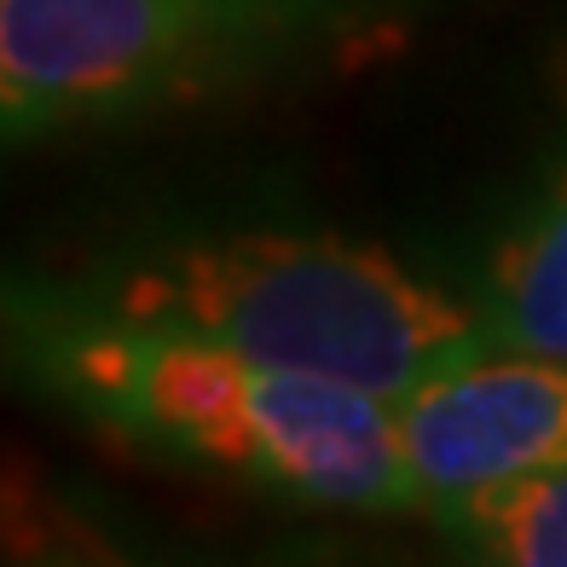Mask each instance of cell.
Here are the masks:
<instances>
[{"label": "cell", "instance_id": "6da1fadb", "mask_svg": "<svg viewBox=\"0 0 567 567\" xmlns=\"http://www.w3.org/2000/svg\"><path fill=\"white\" fill-rule=\"evenodd\" d=\"M12 365L41 400L145 457L307 509H411L394 400L382 394L122 324L41 284L12 296Z\"/></svg>", "mask_w": 567, "mask_h": 567}, {"label": "cell", "instance_id": "7a4b0ae2", "mask_svg": "<svg viewBox=\"0 0 567 567\" xmlns=\"http://www.w3.org/2000/svg\"><path fill=\"white\" fill-rule=\"evenodd\" d=\"M59 296L122 324L179 330L261 365L405 400L486 353L475 307L452 301L394 255L319 231H226L163 244Z\"/></svg>", "mask_w": 567, "mask_h": 567}, {"label": "cell", "instance_id": "3957f363", "mask_svg": "<svg viewBox=\"0 0 567 567\" xmlns=\"http://www.w3.org/2000/svg\"><path fill=\"white\" fill-rule=\"evenodd\" d=\"M441 0H0L7 145L348 70Z\"/></svg>", "mask_w": 567, "mask_h": 567}, {"label": "cell", "instance_id": "277c9868", "mask_svg": "<svg viewBox=\"0 0 567 567\" xmlns=\"http://www.w3.org/2000/svg\"><path fill=\"white\" fill-rule=\"evenodd\" d=\"M411 509L446 522L504 481L567 463V359L486 348L394 400Z\"/></svg>", "mask_w": 567, "mask_h": 567}, {"label": "cell", "instance_id": "5b68a950", "mask_svg": "<svg viewBox=\"0 0 567 567\" xmlns=\"http://www.w3.org/2000/svg\"><path fill=\"white\" fill-rule=\"evenodd\" d=\"M475 319L498 353L567 359V145L498 231Z\"/></svg>", "mask_w": 567, "mask_h": 567}, {"label": "cell", "instance_id": "8992f818", "mask_svg": "<svg viewBox=\"0 0 567 567\" xmlns=\"http://www.w3.org/2000/svg\"><path fill=\"white\" fill-rule=\"evenodd\" d=\"M441 527L463 567H567V463L493 486Z\"/></svg>", "mask_w": 567, "mask_h": 567}]
</instances>
